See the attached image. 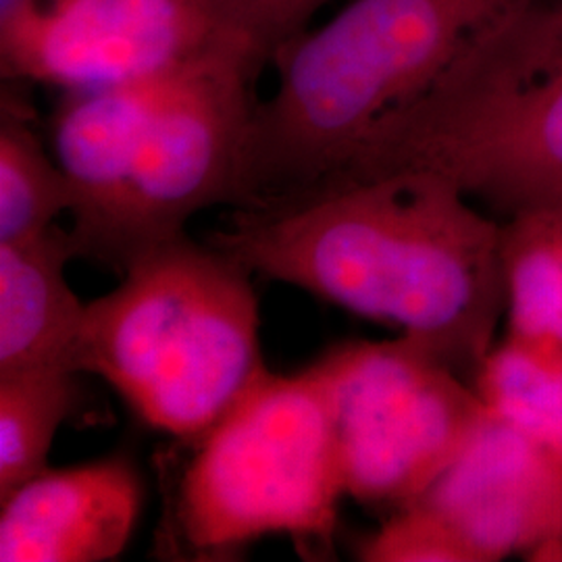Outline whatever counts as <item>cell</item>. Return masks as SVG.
Listing matches in <instances>:
<instances>
[{
  "mask_svg": "<svg viewBox=\"0 0 562 562\" xmlns=\"http://www.w3.org/2000/svg\"><path fill=\"white\" fill-rule=\"evenodd\" d=\"M206 241L402 336L475 383L504 319L503 223L429 171L357 181L236 211Z\"/></svg>",
  "mask_w": 562,
  "mask_h": 562,
  "instance_id": "6da1fadb",
  "label": "cell"
},
{
  "mask_svg": "<svg viewBox=\"0 0 562 562\" xmlns=\"http://www.w3.org/2000/svg\"><path fill=\"white\" fill-rule=\"evenodd\" d=\"M521 2L352 0L317 32L283 42L271 57L278 90L250 125L236 209L280 206L322 186Z\"/></svg>",
  "mask_w": 562,
  "mask_h": 562,
  "instance_id": "7a4b0ae2",
  "label": "cell"
},
{
  "mask_svg": "<svg viewBox=\"0 0 562 562\" xmlns=\"http://www.w3.org/2000/svg\"><path fill=\"white\" fill-rule=\"evenodd\" d=\"M402 171L442 176L508 215L562 202L561 4L525 0L490 21L306 196Z\"/></svg>",
  "mask_w": 562,
  "mask_h": 562,
  "instance_id": "3957f363",
  "label": "cell"
},
{
  "mask_svg": "<svg viewBox=\"0 0 562 562\" xmlns=\"http://www.w3.org/2000/svg\"><path fill=\"white\" fill-rule=\"evenodd\" d=\"M250 271L188 234L130 257L86 304L76 369L109 383L148 427L194 442L265 367Z\"/></svg>",
  "mask_w": 562,
  "mask_h": 562,
  "instance_id": "277c9868",
  "label": "cell"
},
{
  "mask_svg": "<svg viewBox=\"0 0 562 562\" xmlns=\"http://www.w3.org/2000/svg\"><path fill=\"white\" fill-rule=\"evenodd\" d=\"M346 498L323 359L301 373L262 367L181 471L173 529L204 561L283 536L331 552Z\"/></svg>",
  "mask_w": 562,
  "mask_h": 562,
  "instance_id": "5b68a950",
  "label": "cell"
},
{
  "mask_svg": "<svg viewBox=\"0 0 562 562\" xmlns=\"http://www.w3.org/2000/svg\"><path fill=\"white\" fill-rule=\"evenodd\" d=\"M322 359L344 492L364 506L422 501L487 415L473 383L404 336Z\"/></svg>",
  "mask_w": 562,
  "mask_h": 562,
  "instance_id": "8992f818",
  "label": "cell"
},
{
  "mask_svg": "<svg viewBox=\"0 0 562 562\" xmlns=\"http://www.w3.org/2000/svg\"><path fill=\"white\" fill-rule=\"evenodd\" d=\"M257 67L241 46L223 42L167 80L142 142L111 267L123 271L134 252L186 234L202 209L236 206L257 111Z\"/></svg>",
  "mask_w": 562,
  "mask_h": 562,
  "instance_id": "52a82bcc",
  "label": "cell"
},
{
  "mask_svg": "<svg viewBox=\"0 0 562 562\" xmlns=\"http://www.w3.org/2000/svg\"><path fill=\"white\" fill-rule=\"evenodd\" d=\"M223 42L206 0H48L0 36V65L4 80L86 92L171 76Z\"/></svg>",
  "mask_w": 562,
  "mask_h": 562,
  "instance_id": "ba28073f",
  "label": "cell"
},
{
  "mask_svg": "<svg viewBox=\"0 0 562 562\" xmlns=\"http://www.w3.org/2000/svg\"><path fill=\"white\" fill-rule=\"evenodd\" d=\"M422 503L471 546L477 562L527 557L562 538L561 467L490 408Z\"/></svg>",
  "mask_w": 562,
  "mask_h": 562,
  "instance_id": "9c48e42d",
  "label": "cell"
},
{
  "mask_svg": "<svg viewBox=\"0 0 562 562\" xmlns=\"http://www.w3.org/2000/svg\"><path fill=\"white\" fill-rule=\"evenodd\" d=\"M142 503L140 473L125 457L46 469L0 501V561H115Z\"/></svg>",
  "mask_w": 562,
  "mask_h": 562,
  "instance_id": "30bf717a",
  "label": "cell"
},
{
  "mask_svg": "<svg viewBox=\"0 0 562 562\" xmlns=\"http://www.w3.org/2000/svg\"><path fill=\"white\" fill-rule=\"evenodd\" d=\"M171 76L67 92L60 104L53 121V146L74 194L69 234L78 257L111 262L142 142Z\"/></svg>",
  "mask_w": 562,
  "mask_h": 562,
  "instance_id": "8fae6325",
  "label": "cell"
},
{
  "mask_svg": "<svg viewBox=\"0 0 562 562\" xmlns=\"http://www.w3.org/2000/svg\"><path fill=\"white\" fill-rule=\"evenodd\" d=\"M71 259L76 241L59 225L30 240L0 241V375L36 367L78 371L86 304L65 278Z\"/></svg>",
  "mask_w": 562,
  "mask_h": 562,
  "instance_id": "7c38bea8",
  "label": "cell"
},
{
  "mask_svg": "<svg viewBox=\"0 0 562 562\" xmlns=\"http://www.w3.org/2000/svg\"><path fill=\"white\" fill-rule=\"evenodd\" d=\"M506 338L562 357V202L503 223Z\"/></svg>",
  "mask_w": 562,
  "mask_h": 562,
  "instance_id": "4fadbf2b",
  "label": "cell"
},
{
  "mask_svg": "<svg viewBox=\"0 0 562 562\" xmlns=\"http://www.w3.org/2000/svg\"><path fill=\"white\" fill-rule=\"evenodd\" d=\"M76 375L69 367L0 375V501L48 469L50 446L76 406Z\"/></svg>",
  "mask_w": 562,
  "mask_h": 562,
  "instance_id": "5bb4252c",
  "label": "cell"
},
{
  "mask_svg": "<svg viewBox=\"0 0 562 562\" xmlns=\"http://www.w3.org/2000/svg\"><path fill=\"white\" fill-rule=\"evenodd\" d=\"M71 206V186L59 162L42 148L25 111L2 92L0 241L36 238Z\"/></svg>",
  "mask_w": 562,
  "mask_h": 562,
  "instance_id": "9a60e30c",
  "label": "cell"
},
{
  "mask_svg": "<svg viewBox=\"0 0 562 562\" xmlns=\"http://www.w3.org/2000/svg\"><path fill=\"white\" fill-rule=\"evenodd\" d=\"M485 406L562 469V357L504 338L473 383Z\"/></svg>",
  "mask_w": 562,
  "mask_h": 562,
  "instance_id": "2e32d148",
  "label": "cell"
},
{
  "mask_svg": "<svg viewBox=\"0 0 562 562\" xmlns=\"http://www.w3.org/2000/svg\"><path fill=\"white\" fill-rule=\"evenodd\" d=\"M357 554L367 562H477L471 546L422 501L394 510Z\"/></svg>",
  "mask_w": 562,
  "mask_h": 562,
  "instance_id": "e0dca14e",
  "label": "cell"
},
{
  "mask_svg": "<svg viewBox=\"0 0 562 562\" xmlns=\"http://www.w3.org/2000/svg\"><path fill=\"white\" fill-rule=\"evenodd\" d=\"M327 0H206L227 41L252 59H271L283 42L302 34V25Z\"/></svg>",
  "mask_w": 562,
  "mask_h": 562,
  "instance_id": "ac0fdd59",
  "label": "cell"
},
{
  "mask_svg": "<svg viewBox=\"0 0 562 562\" xmlns=\"http://www.w3.org/2000/svg\"><path fill=\"white\" fill-rule=\"evenodd\" d=\"M48 0H0V36L15 32L44 9Z\"/></svg>",
  "mask_w": 562,
  "mask_h": 562,
  "instance_id": "d6986e66",
  "label": "cell"
}]
</instances>
